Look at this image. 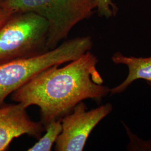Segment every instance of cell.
<instances>
[{"label":"cell","instance_id":"cell-1","mask_svg":"<svg viewBox=\"0 0 151 151\" xmlns=\"http://www.w3.org/2000/svg\"><path fill=\"white\" fill-rule=\"evenodd\" d=\"M98 63L97 57L88 51L63 67L52 66L14 92L12 100L27 108L38 106L44 126L62 119L81 101L100 102L110 94V88L103 85L97 70Z\"/></svg>","mask_w":151,"mask_h":151},{"label":"cell","instance_id":"cell-2","mask_svg":"<svg viewBox=\"0 0 151 151\" xmlns=\"http://www.w3.org/2000/svg\"><path fill=\"white\" fill-rule=\"evenodd\" d=\"M92 47L91 37H77L64 40L43 54L0 65V106L6 97L42 71L77 60Z\"/></svg>","mask_w":151,"mask_h":151},{"label":"cell","instance_id":"cell-3","mask_svg":"<svg viewBox=\"0 0 151 151\" xmlns=\"http://www.w3.org/2000/svg\"><path fill=\"white\" fill-rule=\"evenodd\" d=\"M2 9L14 12H32L48 23L49 50L65 40L71 30L80 22L90 17L96 8L95 0H6Z\"/></svg>","mask_w":151,"mask_h":151},{"label":"cell","instance_id":"cell-4","mask_svg":"<svg viewBox=\"0 0 151 151\" xmlns=\"http://www.w3.org/2000/svg\"><path fill=\"white\" fill-rule=\"evenodd\" d=\"M49 24L32 12L14 13L0 28V65L49 50Z\"/></svg>","mask_w":151,"mask_h":151},{"label":"cell","instance_id":"cell-5","mask_svg":"<svg viewBox=\"0 0 151 151\" xmlns=\"http://www.w3.org/2000/svg\"><path fill=\"white\" fill-rule=\"evenodd\" d=\"M113 106L106 103L87 111L83 101L61 119L62 130L55 143L57 151H82L94 128L112 112Z\"/></svg>","mask_w":151,"mask_h":151},{"label":"cell","instance_id":"cell-6","mask_svg":"<svg viewBox=\"0 0 151 151\" xmlns=\"http://www.w3.org/2000/svg\"><path fill=\"white\" fill-rule=\"evenodd\" d=\"M27 109L17 103L0 106V151L7 150L15 138L27 135L39 139L45 132L43 124L32 120Z\"/></svg>","mask_w":151,"mask_h":151},{"label":"cell","instance_id":"cell-7","mask_svg":"<svg viewBox=\"0 0 151 151\" xmlns=\"http://www.w3.org/2000/svg\"><path fill=\"white\" fill-rule=\"evenodd\" d=\"M111 60L115 65H125L128 68V73L121 83L110 88L111 95L124 92L136 80H144L146 82H151V56H127L117 52L113 55Z\"/></svg>","mask_w":151,"mask_h":151},{"label":"cell","instance_id":"cell-8","mask_svg":"<svg viewBox=\"0 0 151 151\" xmlns=\"http://www.w3.org/2000/svg\"><path fill=\"white\" fill-rule=\"evenodd\" d=\"M45 134L38 142L30 147L28 151H50L62 130L61 119L50 122L45 126Z\"/></svg>","mask_w":151,"mask_h":151},{"label":"cell","instance_id":"cell-9","mask_svg":"<svg viewBox=\"0 0 151 151\" xmlns=\"http://www.w3.org/2000/svg\"><path fill=\"white\" fill-rule=\"evenodd\" d=\"M129 139L127 146L128 151H151V139H143L134 134L124 122L122 121Z\"/></svg>","mask_w":151,"mask_h":151},{"label":"cell","instance_id":"cell-10","mask_svg":"<svg viewBox=\"0 0 151 151\" xmlns=\"http://www.w3.org/2000/svg\"><path fill=\"white\" fill-rule=\"evenodd\" d=\"M96 8L101 16L109 18L115 15L118 8L112 0H95Z\"/></svg>","mask_w":151,"mask_h":151},{"label":"cell","instance_id":"cell-11","mask_svg":"<svg viewBox=\"0 0 151 151\" xmlns=\"http://www.w3.org/2000/svg\"><path fill=\"white\" fill-rule=\"evenodd\" d=\"M14 13V12L2 9L0 11V28L7 22Z\"/></svg>","mask_w":151,"mask_h":151},{"label":"cell","instance_id":"cell-12","mask_svg":"<svg viewBox=\"0 0 151 151\" xmlns=\"http://www.w3.org/2000/svg\"><path fill=\"white\" fill-rule=\"evenodd\" d=\"M146 82L148 85V86L151 87V82Z\"/></svg>","mask_w":151,"mask_h":151},{"label":"cell","instance_id":"cell-13","mask_svg":"<svg viewBox=\"0 0 151 151\" xmlns=\"http://www.w3.org/2000/svg\"><path fill=\"white\" fill-rule=\"evenodd\" d=\"M6 0H0V4L2 2H4V1H5Z\"/></svg>","mask_w":151,"mask_h":151},{"label":"cell","instance_id":"cell-14","mask_svg":"<svg viewBox=\"0 0 151 151\" xmlns=\"http://www.w3.org/2000/svg\"><path fill=\"white\" fill-rule=\"evenodd\" d=\"M1 10H2V9H1V7H0V11H1Z\"/></svg>","mask_w":151,"mask_h":151}]
</instances>
